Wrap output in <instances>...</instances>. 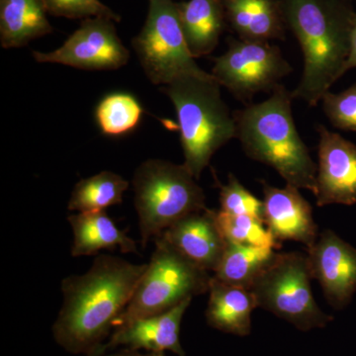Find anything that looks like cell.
I'll list each match as a JSON object with an SVG mask.
<instances>
[{
  "instance_id": "obj_22",
  "label": "cell",
  "mask_w": 356,
  "mask_h": 356,
  "mask_svg": "<svg viewBox=\"0 0 356 356\" xmlns=\"http://www.w3.org/2000/svg\"><path fill=\"white\" fill-rule=\"evenodd\" d=\"M129 185L127 179L108 170L84 178L74 186L67 209L76 213L105 211L122 203Z\"/></svg>"
},
{
  "instance_id": "obj_9",
  "label": "cell",
  "mask_w": 356,
  "mask_h": 356,
  "mask_svg": "<svg viewBox=\"0 0 356 356\" xmlns=\"http://www.w3.org/2000/svg\"><path fill=\"white\" fill-rule=\"evenodd\" d=\"M293 67L270 42L229 38L228 50L214 58L212 74L238 100L250 102L259 92H273Z\"/></svg>"
},
{
  "instance_id": "obj_23",
  "label": "cell",
  "mask_w": 356,
  "mask_h": 356,
  "mask_svg": "<svg viewBox=\"0 0 356 356\" xmlns=\"http://www.w3.org/2000/svg\"><path fill=\"white\" fill-rule=\"evenodd\" d=\"M142 105L135 96L114 92L105 96L96 107L95 117L102 132L118 137L132 132L142 119Z\"/></svg>"
},
{
  "instance_id": "obj_3",
  "label": "cell",
  "mask_w": 356,
  "mask_h": 356,
  "mask_svg": "<svg viewBox=\"0 0 356 356\" xmlns=\"http://www.w3.org/2000/svg\"><path fill=\"white\" fill-rule=\"evenodd\" d=\"M292 100L280 84L264 102L234 112L236 139L248 158L271 166L286 184L315 194L317 163L297 131Z\"/></svg>"
},
{
  "instance_id": "obj_18",
  "label": "cell",
  "mask_w": 356,
  "mask_h": 356,
  "mask_svg": "<svg viewBox=\"0 0 356 356\" xmlns=\"http://www.w3.org/2000/svg\"><path fill=\"white\" fill-rule=\"evenodd\" d=\"M177 9L185 41L193 58L212 54L227 27L221 0H188L177 3Z\"/></svg>"
},
{
  "instance_id": "obj_6",
  "label": "cell",
  "mask_w": 356,
  "mask_h": 356,
  "mask_svg": "<svg viewBox=\"0 0 356 356\" xmlns=\"http://www.w3.org/2000/svg\"><path fill=\"white\" fill-rule=\"evenodd\" d=\"M156 248L130 303L115 322L114 330L140 318L170 310L185 300L209 292L212 276L166 242L154 238ZM113 330V331H114Z\"/></svg>"
},
{
  "instance_id": "obj_2",
  "label": "cell",
  "mask_w": 356,
  "mask_h": 356,
  "mask_svg": "<svg viewBox=\"0 0 356 356\" xmlns=\"http://www.w3.org/2000/svg\"><path fill=\"white\" fill-rule=\"evenodd\" d=\"M287 27L301 47L304 67L293 99L317 106L343 76L356 10L353 0H282Z\"/></svg>"
},
{
  "instance_id": "obj_10",
  "label": "cell",
  "mask_w": 356,
  "mask_h": 356,
  "mask_svg": "<svg viewBox=\"0 0 356 356\" xmlns=\"http://www.w3.org/2000/svg\"><path fill=\"white\" fill-rule=\"evenodd\" d=\"M114 20L88 18L62 47L50 53L33 51L38 63H50L83 70H115L127 65L130 51L122 43Z\"/></svg>"
},
{
  "instance_id": "obj_31",
  "label": "cell",
  "mask_w": 356,
  "mask_h": 356,
  "mask_svg": "<svg viewBox=\"0 0 356 356\" xmlns=\"http://www.w3.org/2000/svg\"><path fill=\"white\" fill-rule=\"evenodd\" d=\"M353 1H355V0H353Z\"/></svg>"
},
{
  "instance_id": "obj_17",
  "label": "cell",
  "mask_w": 356,
  "mask_h": 356,
  "mask_svg": "<svg viewBox=\"0 0 356 356\" xmlns=\"http://www.w3.org/2000/svg\"><path fill=\"white\" fill-rule=\"evenodd\" d=\"M72 228V255H93L102 250H120L123 254H137V243L116 226L105 211L76 213L67 217Z\"/></svg>"
},
{
  "instance_id": "obj_14",
  "label": "cell",
  "mask_w": 356,
  "mask_h": 356,
  "mask_svg": "<svg viewBox=\"0 0 356 356\" xmlns=\"http://www.w3.org/2000/svg\"><path fill=\"white\" fill-rule=\"evenodd\" d=\"M192 299L185 300L170 310L140 318L118 327L112 332L109 341L110 350L123 346L146 353H165L186 356L180 343V327L185 312L191 306Z\"/></svg>"
},
{
  "instance_id": "obj_19",
  "label": "cell",
  "mask_w": 356,
  "mask_h": 356,
  "mask_svg": "<svg viewBox=\"0 0 356 356\" xmlns=\"http://www.w3.org/2000/svg\"><path fill=\"white\" fill-rule=\"evenodd\" d=\"M206 320L211 327L238 337L252 332V314L257 308L252 292L211 280Z\"/></svg>"
},
{
  "instance_id": "obj_29",
  "label": "cell",
  "mask_w": 356,
  "mask_h": 356,
  "mask_svg": "<svg viewBox=\"0 0 356 356\" xmlns=\"http://www.w3.org/2000/svg\"><path fill=\"white\" fill-rule=\"evenodd\" d=\"M105 356H165V353H142L140 350L123 348V350L117 351V353H110V355Z\"/></svg>"
},
{
  "instance_id": "obj_27",
  "label": "cell",
  "mask_w": 356,
  "mask_h": 356,
  "mask_svg": "<svg viewBox=\"0 0 356 356\" xmlns=\"http://www.w3.org/2000/svg\"><path fill=\"white\" fill-rule=\"evenodd\" d=\"M50 14L70 19L104 17L119 22L121 18L100 0H44Z\"/></svg>"
},
{
  "instance_id": "obj_20",
  "label": "cell",
  "mask_w": 356,
  "mask_h": 356,
  "mask_svg": "<svg viewBox=\"0 0 356 356\" xmlns=\"http://www.w3.org/2000/svg\"><path fill=\"white\" fill-rule=\"evenodd\" d=\"M44 0H0V42L4 49L22 48L53 32Z\"/></svg>"
},
{
  "instance_id": "obj_11",
  "label": "cell",
  "mask_w": 356,
  "mask_h": 356,
  "mask_svg": "<svg viewBox=\"0 0 356 356\" xmlns=\"http://www.w3.org/2000/svg\"><path fill=\"white\" fill-rule=\"evenodd\" d=\"M307 250L313 280L320 283L327 303L341 310L356 291V248L325 229Z\"/></svg>"
},
{
  "instance_id": "obj_25",
  "label": "cell",
  "mask_w": 356,
  "mask_h": 356,
  "mask_svg": "<svg viewBox=\"0 0 356 356\" xmlns=\"http://www.w3.org/2000/svg\"><path fill=\"white\" fill-rule=\"evenodd\" d=\"M219 186L221 212L234 216L247 215L264 221V201L248 191L235 175L231 173L228 184Z\"/></svg>"
},
{
  "instance_id": "obj_5",
  "label": "cell",
  "mask_w": 356,
  "mask_h": 356,
  "mask_svg": "<svg viewBox=\"0 0 356 356\" xmlns=\"http://www.w3.org/2000/svg\"><path fill=\"white\" fill-rule=\"evenodd\" d=\"M132 185L143 248L182 218L207 208L202 187L184 163L147 159L134 173Z\"/></svg>"
},
{
  "instance_id": "obj_26",
  "label": "cell",
  "mask_w": 356,
  "mask_h": 356,
  "mask_svg": "<svg viewBox=\"0 0 356 356\" xmlns=\"http://www.w3.org/2000/svg\"><path fill=\"white\" fill-rule=\"evenodd\" d=\"M321 102L334 127L356 132V83L339 93L329 91Z\"/></svg>"
},
{
  "instance_id": "obj_21",
  "label": "cell",
  "mask_w": 356,
  "mask_h": 356,
  "mask_svg": "<svg viewBox=\"0 0 356 356\" xmlns=\"http://www.w3.org/2000/svg\"><path fill=\"white\" fill-rule=\"evenodd\" d=\"M277 254L274 248L227 241L224 254L212 278L224 284L250 289Z\"/></svg>"
},
{
  "instance_id": "obj_4",
  "label": "cell",
  "mask_w": 356,
  "mask_h": 356,
  "mask_svg": "<svg viewBox=\"0 0 356 356\" xmlns=\"http://www.w3.org/2000/svg\"><path fill=\"white\" fill-rule=\"evenodd\" d=\"M221 88L208 74L180 77L161 88L177 112L184 165L197 180L213 156L236 138L235 117L222 100Z\"/></svg>"
},
{
  "instance_id": "obj_28",
  "label": "cell",
  "mask_w": 356,
  "mask_h": 356,
  "mask_svg": "<svg viewBox=\"0 0 356 356\" xmlns=\"http://www.w3.org/2000/svg\"><path fill=\"white\" fill-rule=\"evenodd\" d=\"M355 67H356V13L355 20H353V29H351L350 54H348V60L344 65L343 74Z\"/></svg>"
},
{
  "instance_id": "obj_24",
  "label": "cell",
  "mask_w": 356,
  "mask_h": 356,
  "mask_svg": "<svg viewBox=\"0 0 356 356\" xmlns=\"http://www.w3.org/2000/svg\"><path fill=\"white\" fill-rule=\"evenodd\" d=\"M217 222L222 236L228 242L254 245V247L280 248V243L266 228V224L257 218L247 215H228L217 211Z\"/></svg>"
},
{
  "instance_id": "obj_1",
  "label": "cell",
  "mask_w": 356,
  "mask_h": 356,
  "mask_svg": "<svg viewBox=\"0 0 356 356\" xmlns=\"http://www.w3.org/2000/svg\"><path fill=\"white\" fill-rule=\"evenodd\" d=\"M146 268L147 264L100 254L86 273L65 277L60 285L62 308L51 327L58 346L86 355L104 343Z\"/></svg>"
},
{
  "instance_id": "obj_15",
  "label": "cell",
  "mask_w": 356,
  "mask_h": 356,
  "mask_svg": "<svg viewBox=\"0 0 356 356\" xmlns=\"http://www.w3.org/2000/svg\"><path fill=\"white\" fill-rule=\"evenodd\" d=\"M216 214V210L209 208L191 213L161 236L201 268L214 273L227 245Z\"/></svg>"
},
{
  "instance_id": "obj_13",
  "label": "cell",
  "mask_w": 356,
  "mask_h": 356,
  "mask_svg": "<svg viewBox=\"0 0 356 356\" xmlns=\"http://www.w3.org/2000/svg\"><path fill=\"white\" fill-rule=\"evenodd\" d=\"M262 191L264 222L274 238L278 242L294 241L311 248L318 236V225L311 204L300 189L288 184L278 188L262 181Z\"/></svg>"
},
{
  "instance_id": "obj_16",
  "label": "cell",
  "mask_w": 356,
  "mask_h": 356,
  "mask_svg": "<svg viewBox=\"0 0 356 356\" xmlns=\"http://www.w3.org/2000/svg\"><path fill=\"white\" fill-rule=\"evenodd\" d=\"M227 25L245 41L284 40L288 29L282 0H221Z\"/></svg>"
},
{
  "instance_id": "obj_7",
  "label": "cell",
  "mask_w": 356,
  "mask_h": 356,
  "mask_svg": "<svg viewBox=\"0 0 356 356\" xmlns=\"http://www.w3.org/2000/svg\"><path fill=\"white\" fill-rule=\"evenodd\" d=\"M308 255L278 252L250 288L257 308L273 313L302 332L321 329L332 322L318 307L312 292Z\"/></svg>"
},
{
  "instance_id": "obj_8",
  "label": "cell",
  "mask_w": 356,
  "mask_h": 356,
  "mask_svg": "<svg viewBox=\"0 0 356 356\" xmlns=\"http://www.w3.org/2000/svg\"><path fill=\"white\" fill-rule=\"evenodd\" d=\"M146 22L132 46L147 79L168 86L187 76H207L195 63L185 41L177 3L173 0H149Z\"/></svg>"
},
{
  "instance_id": "obj_30",
  "label": "cell",
  "mask_w": 356,
  "mask_h": 356,
  "mask_svg": "<svg viewBox=\"0 0 356 356\" xmlns=\"http://www.w3.org/2000/svg\"><path fill=\"white\" fill-rule=\"evenodd\" d=\"M108 350H110L108 343H104L100 344L95 350L83 356H105Z\"/></svg>"
},
{
  "instance_id": "obj_12",
  "label": "cell",
  "mask_w": 356,
  "mask_h": 356,
  "mask_svg": "<svg viewBox=\"0 0 356 356\" xmlns=\"http://www.w3.org/2000/svg\"><path fill=\"white\" fill-rule=\"evenodd\" d=\"M317 185L318 207L356 203V145L318 126Z\"/></svg>"
}]
</instances>
